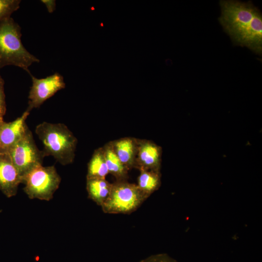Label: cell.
Returning <instances> with one entry per match:
<instances>
[{"label":"cell","instance_id":"1","mask_svg":"<svg viewBox=\"0 0 262 262\" xmlns=\"http://www.w3.org/2000/svg\"><path fill=\"white\" fill-rule=\"evenodd\" d=\"M219 22L234 45L246 47L255 54H262V14L251 1H219Z\"/></svg>","mask_w":262,"mask_h":262},{"label":"cell","instance_id":"2","mask_svg":"<svg viewBox=\"0 0 262 262\" xmlns=\"http://www.w3.org/2000/svg\"><path fill=\"white\" fill-rule=\"evenodd\" d=\"M35 132L43 145L46 157L52 156L63 165L73 162L78 140L65 124L45 121L36 126Z\"/></svg>","mask_w":262,"mask_h":262},{"label":"cell","instance_id":"3","mask_svg":"<svg viewBox=\"0 0 262 262\" xmlns=\"http://www.w3.org/2000/svg\"><path fill=\"white\" fill-rule=\"evenodd\" d=\"M20 26L11 17L0 22V69L15 66L29 72V66L39 60L30 53L21 41Z\"/></svg>","mask_w":262,"mask_h":262},{"label":"cell","instance_id":"4","mask_svg":"<svg viewBox=\"0 0 262 262\" xmlns=\"http://www.w3.org/2000/svg\"><path fill=\"white\" fill-rule=\"evenodd\" d=\"M147 198L136 184L115 180L101 207L105 213L128 214L136 211Z\"/></svg>","mask_w":262,"mask_h":262},{"label":"cell","instance_id":"5","mask_svg":"<svg viewBox=\"0 0 262 262\" xmlns=\"http://www.w3.org/2000/svg\"><path fill=\"white\" fill-rule=\"evenodd\" d=\"M61 181V177L54 165H42L23 177V190L30 199L49 201L58 189Z\"/></svg>","mask_w":262,"mask_h":262},{"label":"cell","instance_id":"6","mask_svg":"<svg viewBox=\"0 0 262 262\" xmlns=\"http://www.w3.org/2000/svg\"><path fill=\"white\" fill-rule=\"evenodd\" d=\"M7 152L22 178L35 168L42 165L46 157L43 151L36 146L29 129Z\"/></svg>","mask_w":262,"mask_h":262},{"label":"cell","instance_id":"7","mask_svg":"<svg viewBox=\"0 0 262 262\" xmlns=\"http://www.w3.org/2000/svg\"><path fill=\"white\" fill-rule=\"evenodd\" d=\"M30 75L32 85L29 93L27 108L31 111L39 108L46 100L66 87L63 77L58 72L41 79Z\"/></svg>","mask_w":262,"mask_h":262},{"label":"cell","instance_id":"8","mask_svg":"<svg viewBox=\"0 0 262 262\" xmlns=\"http://www.w3.org/2000/svg\"><path fill=\"white\" fill-rule=\"evenodd\" d=\"M162 153V147L154 142L138 138L134 168L161 172Z\"/></svg>","mask_w":262,"mask_h":262},{"label":"cell","instance_id":"9","mask_svg":"<svg viewBox=\"0 0 262 262\" xmlns=\"http://www.w3.org/2000/svg\"><path fill=\"white\" fill-rule=\"evenodd\" d=\"M31 111L27 108L21 115L15 120L1 122L0 125V152H7L24 136L29 129L26 120Z\"/></svg>","mask_w":262,"mask_h":262},{"label":"cell","instance_id":"10","mask_svg":"<svg viewBox=\"0 0 262 262\" xmlns=\"http://www.w3.org/2000/svg\"><path fill=\"white\" fill-rule=\"evenodd\" d=\"M22 178L8 152H0V190L7 197L16 195Z\"/></svg>","mask_w":262,"mask_h":262},{"label":"cell","instance_id":"11","mask_svg":"<svg viewBox=\"0 0 262 262\" xmlns=\"http://www.w3.org/2000/svg\"><path fill=\"white\" fill-rule=\"evenodd\" d=\"M111 142L115 153L122 163L129 171L134 168L138 138L125 137Z\"/></svg>","mask_w":262,"mask_h":262},{"label":"cell","instance_id":"12","mask_svg":"<svg viewBox=\"0 0 262 262\" xmlns=\"http://www.w3.org/2000/svg\"><path fill=\"white\" fill-rule=\"evenodd\" d=\"M102 147L109 174L115 177V180H127L129 170L115 153L111 142L106 143Z\"/></svg>","mask_w":262,"mask_h":262},{"label":"cell","instance_id":"13","mask_svg":"<svg viewBox=\"0 0 262 262\" xmlns=\"http://www.w3.org/2000/svg\"><path fill=\"white\" fill-rule=\"evenodd\" d=\"M112 187V183L106 179H86L88 197L100 207L108 197Z\"/></svg>","mask_w":262,"mask_h":262},{"label":"cell","instance_id":"14","mask_svg":"<svg viewBox=\"0 0 262 262\" xmlns=\"http://www.w3.org/2000/svg\"><path fill=\"white\" fill-rule=\"evenodd\" d=\"M109 174L102 147L96 149L87 164L86 179H106Z\"/></svg>","mask_w":262,"mask_h":262},{"label":"cell","instance_id":"15","mask_svg":"<svg viewBox=\"0 0 262 262\" xmlns=\"http://www.w3.org/2000/svg\"><path fill=\"white\" fill-rule=\"evenodd\" d=\"M139 171L136 184L139 189L148 197L161 185V172L145 170Z\"/></svg>","mask_w":262,"mask_h":262},{"label":"cell","instance_id":"16","mask_svg":"<svg viewBox=\"0 0 262 262\" xmlns=\"http://www.w3.org/2000/svg\"><path fill=\"white\" fill-rule=\"evenodd\" d=\"M20 2V0H0V22L17 10Z\"/></svg>","mask_w":262,"mask_h":262},{"label":"cell","instance_id":"17","mask_svg":"<svg viewBox=\"0 0 262 262\" xmlns=\"http://www.w3.org/2000/svg\"><path fill=\"white\" fill-rule=\"evenodd\" d=\"M139 262H178L166 253H160L149 256Z\"/></svg>","mask_w":262,"mask_h":262},{"label":"cell","instance_id":"18","mask_svg":"<svg viewBox=\"0 0 262 262\" xmlns=\"http://www.w3.org/2000/svg\"><path fill=\"white\" fill-rule=\"evenodd\" d=\"M4 81L0 73V118H3L6 111L5 95L4 90Z\"/></svg>","mask_w":262,"mask_h":262},{"label":"cell","instance_id":"19","mask_svg":"<svg viewBox=\"0 0 262 262\" xmlns=\"http://www.w3.org/2000/svg\"><path fill=\"white\" fill-rule=\"evenodd\" d=\"M49 13H53L56 9V1L54 0H41Z\"/></svg>","mask_w":262,"mask_h":262},{"label":"cell","instance_id":"20","mask_svg":"<svg viewBox=\"0 0 262 262\" xmlns=\"http://www.w3.org/2000/svg\"><path fill=\"white\" fill-rule=\"evenodd\" d=\"M3 121V118H0V125L1 123V122H2Z\"/></svg>","mask_w":262,"mask_h":262}]
</instances>
